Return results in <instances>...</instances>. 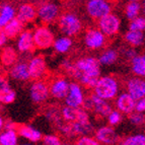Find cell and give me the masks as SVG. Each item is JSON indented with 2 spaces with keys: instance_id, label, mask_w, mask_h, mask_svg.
<instances>
[{
  "instance_id": "41",
  "label": "cell",
  "mask_w": 145,
  "mask_h": 145,
  "mask_svg": "<svg viewBox=\"0 0 145 145\" xmlns=\"http://www.w3.org/2000/svg\"><path fill=\"white\" fill-rule=\"evenodd\" d=\"M136 112L139 113H144L145 114V97L139 99L136 104Z\"/></svg>"
},
{
  "instance_id": "8",
  "label": "cell",
  "mask_w": 145,
  "mask_h": 145,
  "mask_svg": "<svg viewBox=\"0 0 145 145\" xmlns=\"http://www.w3.org/2000/svg\"><path fill=\"white\" fill-rule=\"evenodd\" d=\"M61 16V9L55 2H44L40 3L38 6V18L43 24H49L58 20Z\"/></svg>"
},
{
  "instance_id": "15",
  "label": "cell",
  "mask_w": 145,
  "mask_h": 145,
  "mask_svg": "<svg viewBox=\"0 0 145 145\" xmlns=\"http://www.w3.org/2000/svg\"><path fill=\"white\" fill-rule=\"evenodd\" d=\"M126 92L138 102L145 97V79L137 76H132L126 81Z\"/></svg>"
},
{
  "instance_id": "17",
  "label": "cell",
  "mask_w": 145,
  "mask_h": 145,
  "mask_svg": "<svg viewBox=\"0 0 145 145\" xmlns=\"http://www.w3.org/2000/svg\"><path fill=\"white\" fill-rule=\"evenodd\" d=\"M136 104L137 102L126 91L121 92L115 101L116 110H118L123 115H129V116L136 111Z\"/></svg>"
},
{
  "instance_id": "46",
  "label": "cell",
  "mask_w": 145,
  "mask_h": 145,
  "mask_svg": "<svg viewBox=\"0 0 145 145\" xmlns=\"http://www.w3.org/2000/svg\"><path fill=\"white\" fill-rule=\"evenodd\" d=\"M63 145H75V143H71V142H65Z\"/></svg>"
},
{
  "instance_id": "14",
  "label": "cell",
  "mask_w": 145,
  "mask_h": 145,
  "mask_svg": "<svg viewBox=\"0 0 145 145\" xmlns=\"http://www.w3.org/2000/svg\"><path fill=\"white\" fill-rule=\"evenodd\" d=\"M70 82L65 77L60 76L56 77L50 83V94L54 99L57 101H65L69 93Z\"/></svg>"
},
{
  "instance_id": "18",
  "label": "cell",
  "mask_w": 145,
  "mask_h": 145,
  "mask_svg": "<svg viewBox=\"0 0 145 145\" xmlns=\"http://www.w3.org/2000/svg\"><path fill=\"white\" fill-rule=\"evenodd\" d=\"M8 75L11 79L18 81V82H27L31 79L29 70V62L25 61H18L16 64L9 68Z\"/></svg>"
},
{
  "instance_id": "9",
  "label": "cell",
  "mask_w": 145,
  "mask_h": 145,
  "mask_svg": "<svg viewBox=\"0 0 145 145\" xmlns=\"http://www.w3.org/2000/svg\"><path fill=\"white\" fill-rule=\"evenodd\" d=\"M120 27H121V20L118 15L113 12L97 22V29L106 38L116 36L120 31Z\"/></svg>"
},
{
  "instance_id": "28",
  "label": "cell",
  "mask_w": 145,
  "mask_h": 145,
  "mask_svg": "<svg viewBox=\"0 0 145 145\" xmlns=\"http://www.w3.org/2000/svg\"><path fill=\"white\" fill-rule=\"evenodd\" d=\"M17 59H18L17 52L13 47H4L2 49L1 61H2V64L4 66L11 68L14 64H16L18 62Z\"/></svg>"
},
{
  "instance_id": "13",
  "label": "cell",
  "mask_w": 145,
  "mask_h": 145,
  "mask_svg": "<svg viewBox=\"0 0 145 145\" xmlns=\"http://www.w3.org/2000/svg\"><path fill=\"white\" fill-rule=\"evenodd\" d=\"M94 138L102 145H116L120 143V138L112 126H101L94 132Z\"/></svg>"
},
{
  "instance_id": "12",
  "label": "cell",
  "mask_w": 145,
  "mask_h": 145,
  "mask_svg": "<svg viewBox=\"0 0 145 145\" xmlns=\"http://www.w3.org/2000/svg\"><path fill=\"white\" fill-rule=\"evenodd\" d=\"M62 119L69 123H90L89 113L83 108H70L63 106L61 109Z\"/></svg>"
},
{
  "instance_id": "30",
  "label": "cell",
  "mask_w": 145,
  "mask_h": 145,
  "mask_svg": "<svg viewBox=\"0 0 145 145\" xmlns=\"http://www.w3.org/2000/svg\"><path fill=\"white\" fill-rule=\"evenodd\" d=\"M17 130H4L0 134V145H18Z\"/></svg>"
},
{
  "instance_id": "24",
  "label": "cell",
  "mask_w": 145,
  "mask_h": 145,
  "mask_svg": "<svg viewBox=\"0 0 145 145\" xmlns=\"http://www.w3.org/2000/svg\"><path fill=\"white\" fill-rule=\"evenodd\" d=\"M141 12H142V2L137 1V0H131L126 3L124 13H125L126 18L130 22L140 16Z\"/></svg>"
},
{
  "instance_id": "39",
  "label": "cell",
  "mask_w": 145,
  "mask_h": 145,
  "mask_svg": "<svg viewBox=\"0 0 145 145\" xmlns=\"http://www.w3.org/2000/svg\"><path fill=\"white\" fill-rule=\"evenodd\" d=\"M15 99H16V93H15V91L13 89L0 94V99H1L2 104L4 105L12 104L15 101Z\"/></svg>"
},
{
  "instance_id": "29",
  "label": "cell",
  "mask_w": 145,
  "mask_h": 145,
  "mask_svg": "<svg viewBox=\"0 0 145 145\" xmlns=\"http://www.w3.org/2000/svg\"><path fill=\"white\" fill-rule=\"evenodd\" d=\"M73 46V41L71 38L66 36H60L56 38L53 49L59 54H65L71 50Z\"/></svg>"
},
{
  "instance_id": "42",
  "label": "cell",
  "mask_w": 145,
  "mask_h": 145,
  "mask_svg": "<svg viewBox=\"0 0 145 145\" xmlns=\"http://www.w3.org/2000/svg\"><path fill=\"white\" fill-rule=\"evenodd\" d=\"M4 130H17L16 124L11 120H4Z\"/></svg>"
},
{
  "instance_id": "21",
  "label": "cell",
  "mask_w": 145,
  "mask_h": 145,
  "mask_svg": "<svg viewBox=\"0 0 145 145\" xmlns=\"http://www.w3.org/2000/svg\"><path fill=\"white\" fill-rule=\"evenodd\" d=\"M18 135L22 138L27 140L29 143H37L43 140L44 136L42 135L41 131L39 129L35 128L31 125H22L17 128Z\"/></svg>"
},
{
  "instance_id": "27",
  "label": "cell",
  "mask_w": 145,
  "mask_h": 145,
  "mask_svg": "<svg viewBox=\"0 0 145 145\" xmlns=\"http://www.w3.org/2000/svg\"><path fill=\"white\" fill-rule=\"evenodd\" d=\"M119 52L115 49H106L103 51L99 56V62L101 66H112L113 64L118 61L119 59Z\"/></svg>"
},
{
  "instance_id": "47",
  "label": "cell",
  "mask_w": 145,
  "mask_h": 145,
  "mask_svg": "<svg viewBox=\"0 0 145 145\" xmlns=\"http://www.w3.org/2000/svg\"><path fill=\"white\" fill-rule=\"evenodd\" d=\"M18 145H31V143H22V144H18Z\"/></svg>"
},
{
  "instance_id": "43",
  "label": "cell",
  "mask_w": 145,
  "mask_h": 145,
  "mask_svg": "<svg viewBox=\"0 0 145 145\" xmlns=\"http://www.w3.org/2000/svg\"><path fill=\"white\" fill-rule=\"evenodd\" d=\"M7 37H6V35L4 34V31L1 29V31H0V45H1V47L2 48H4L5 44H6V42H7Z\"/></svg>"
},
{
  "instance_id": "33",
  "label": "cell",
  "mask_w": 145,
  "mask_h": 145,
  "mask_svg": "<svg viewBox=\"0 0 145 145\" xmlns=\"http://www.w3.org/2000/svg\"><path fill=\"white\" fill-rule=\"evenodd\" d=\"M119 54H120V56L123 57L125 60H129L130 62L138 55L136 49L131 46H126V47H124V48H122L121 51H119Z\"/></svg>"
},
{
  "instance_id": "45",
  "label": "cell",
  "mask_w": 145,
  "mask_h": 145,
  "mask_svg": "<svg viewBox=\"0 0 145 145\" xmlns=\"http://www.w3.org/2000/svg\"><path fill=\"white\" fill-rule=\"evenodd\" d=\"M142 14L145 17V0L142 1Z\"/></svg>"
},
{
  "instance_id": "16",
  "label": "cell",
  "mask_w": 145,
  "mask_h": 145,
  "mask_svg": "<svg viewBox=\"0 0 145 145\" xmlns=\"http://www.w3.org/2000/svg\"><path fill=\"white\" fill-rule=\"evenodd\" d=\"M29 70L31 78L37 80H43L47 73V63L43 56H35L29 60Z\"/></svg>"
},
{
  "instance_id": "26",
  "label": "cell",
  "mask_w": 145,
  "mask_h": 145,
  "mask_svg": "<svg viewBox=\"0 0 145 145\" xmlns=\"http://www.w3.org/2000/svg\"><path fill=\"white\" fill-rule=\"evenodd\" d=\"M131 71L134 76L144 78L145 77V53L138 54L131 61Z\"/></svg>"
},
{
  "instance_id": "25",
  "label": "cell",
  "mask_w": 145,
  "mask_h": 145,
  "mask_svg": "<svg viewBox=\"0 0 145 145\" xmlns=\"http://www.w3.org/2000/svg\"><path fill=\"white\" fill-rule=\"evenodd\" d=\"M124 41L128 44V46L133 48L141 47L145 43V34L143 31H127L124 35Z\"/></svg>"
},
{
  "instance_id": "1",
  "label": "cell",
  "mask_w": 145,
  "mask_h": 145,
  "mask_svg": "<svg viewBox=\"0 0 145 145\" xmlns=\"http://www.w3.org/2000/svg\"><path fill=\"white\" fill-rule=\"evenodd\" d=\"M69 75L85 88L93 89L99 79L102 77L99 59L92 56H85L77 59L73 63Z\"/></svg>"
},
{
  "instance_id": "36",
  "label": "cell",
  "mask_w": 145,
  "mask_h": 145,
  "mask_svg": "<svg viewBox=\"0 0 145 145\" xmlns=\"http://www.w3.org/2000/svg\"><path fill=\"white\" fill-rule=\"evenodd\" d=\"M106 120H108V124L110 126L114 127V126L119 125L122 122V120H123V114L120 113L118 110H113V112L108 116Z\"/></svg>"
},
{
  "instance_id": "2",
  "label": "cell",
  "mask_w": 145,
  "mask_h": 145,
  "mask_svg": "<svg viewBox=\"0 0 145 145\" xmlns=\"http://www.w3.org/2000/svg\"><path fill=\"white\" fill-rule=\"evenodd\" d=\"M57 22L61 34L69 38L77 36L83 29V22L81 18L73 11L63 12Z\"/></svg>"
},
{
  "instance_id": "31",
  "label": "cell",
  "mask_w": 145,
  "mask_h": 145,
  "mask_svg": "<svg viewBox=\"0 0 145 145\" xmlns=\"http://www.w3.org/2000/svg\"><path fill=\"white\" fill-rule=\"evenodd\" d=\"M119 145H145V134L137 133L129 135L123 138Z\"/></svg>"
},
{
  "instance_id": "38",
  "label": "cell",
  "mask_w": 145,
  "mask_h": 145,
  "mask_svg": "<svg viewBox=\"0 0 145 145\" xmlns=\"http://www.w3.org/2000/svg\"><path fill=\"white\" fill-rule=\"evenodd\" d=\"M75 145H102L94 137L91 136H83L79 137L75 141Z\"/></svg>"
},
{
  "instance_id": "4",
  "label": "cell",
  "mask_w": 145,
  "mask_h": 145,
  "mask_svg": "<svg viewBox=\"0 0 145 145\" xmlns=\"http://www.w3.org/2000/svg\"><path fill=\"white\" fill-rule=\"evenodd\" d=\"M82 108L87 112H92L99 118H108L113 112V106L108 101L101 99L93 92L87 95Z\"/></svg>"
},
{
  "instance_id": "6",
  "label": "cell",
  "mask_w": 145,
  "mask_h": 145,
  "mask_svg": "<svg viewBox=\"0 0 145 145\" xmlns=\"http://www.w3.org/2000/svg\"><path fill=\"white\" fill-rule=\"evenodd\" d=\"M34 43L36 49L39 50H47L53 47L55 43V36L53 31L47 25H40L33 31Z\"/></svg>"
},
{
  "instance_id": "7",
  "label": "cell",
  "mask_w": 145,
  "mask_h": 145,
  "mask_svg": "<svg viewBox=\"0 0 145 145\" xmlns=\"http://www.w3.org/2000/svg\"><path fill=\"white\" fill-rule=\"evenodd\" d=\"M83 44L88 50H101L106 46V37L97 27H88L83 35Z\"/></svg>"
},
{
  "instance_id": "23",
  "label": "cell",
  "mask_w": 145,
  "mask_h": 145,
  "mask_svg": "<svg viewBox=\"0 0 145 145\" xmlns=\"http://www.w3.org/2000/svg\"><path fill=\"white\" fill-rule=\"evenodd\" d=\"M4 34L6 35L8 40H16L20 35L24 31V24H22L20 20L15 18L12 22H10L8 24H6L3 29H1Z\"/></svg>"
},
{
  "instance_id": "10",
  "label": "cell",
  "mask_w": 145,
  "mask_h": 145,
  "mask_svg": "<svg viewBox=\"0 0 145 145\" xmlns=\"http://www.w3.org/2000/svg\"><path fill=\"white\" fill-rule=\"evenodd\" d=\"M29 97L35 104H43L51 97L50 84L44 80H37L29 86Z\"/></svg>"
},
{
  "instance_id": "5",
  "label": "cell",
  "mask_w": 145,
  "mask_h": 145,
  "mask_svg": "<svg viewBox=\"0 0 145 145\" xmlns=\"http://www.w3.org/2000/svg\"><path fill=\"white\" fill-rule=\"evenodd\" d=\"M112 3L106 0H88L85 3V11L87 15L92 20H97V22L112 13Z\"/></svg>"
},
{
  "instance_id": "22",
  "label": "cell",
  "mask_w": 145,
  "mask_h": 145,
  "mask_svg": "<svg viewBox=\"0 0 145 145\" xmlns=\"http://www.w3.org/2000/svg\"><path fill=\"white\" fill-rule=\"evenodd\" d=\"M17 8L11 3H2L0 7V25L1 29L16 18Z\"/></svg>"
},
{
  "instance_id": "48",
  "label": "cell",
  "mask_w": 145,
  "mask_h": 145,
  "mask_svg": "<svg viewBox=\"0 0 145 145\" xmlns=\"http://www.w3.org/2000/svg\"><path fill=\"white\" fill-rule=\"evenodd\" d=\"M42 145H43V144H42Z\"/></svg>"
},
{
  "instance_id": "19",
  "label": "cell",
  "mask_w": 145,
  "mask_h": 145,
  "mask_svg": "<svg viewBox=\"0 0 145 145\" xmlns=\"http://www.w3.org/2000/svg\"><path fill=\"white\" fill-rule=\"evenodd\" d=\"M16 18L24 24L33 22L38 18V8L31 3H22L17 7Z\"/></svg>"
},
{
  "instance_id": "34",
  "label": "cell",
  "mask_w": 145,
  "mask_h": 145,
  "mask_svg": "<svg viewBox=\"0 0 145 145\" xmlns=\"http://www.w3.org/2000/svg\"><path fill=\"white\" fill-rule=\"evenodd\" d=\"M129 31H145V17L139 16L136 20H132L129 24Z\"/></svg>"
},
{
  "instance_id": "35",
  "label": "cell",
  "mask_w": 145,
  "mask_h": 145,
  "mask_svg": "<svg viewBox=\"0 0 145 145\" xmlns=\"http://www.w3.org/2000/svg\"><path fill=\"white\" fill-rule=\"evenodd\" d=\"M43 145H63L61 138L57 134H46L43 137Z\"/></svg>"
},
{
  "instance_id": "11",
  "label": "cell",
  "mask_w": 145,
  "mask_h": 145,
  "mask_svg": "<svg viewBox=\"0 0 145 145\" xmlns=\"http://www.w3.org/2000/svg\"><path fill=\"white\" fill-rule=\"evenodd\" d=\"M85 99L86 97H85L84 91H83L82 85L76 82V81L70 82L69 93H68L67 97L64 101L65 106H70V108H75V109L82 108Z\"/></svg>"
},
{
  "instance_id": "37",
  "label": "cell",
  "mask_w": 145,
  "mask_h": 145,
  "mask_svg": "<svg viewBox=\"0 0 145 145\" xmlns=\"http://www.w3.org/2000/svg\"><path fill=\"white\" fill-rule=\"evenodd\" d=\"M129 122L134 126H142L145 124V114L144 113H139V112H134L133 114L129 116Z\"/></svg>"
},
{
  "instance_id": "3",
  "label": "cell",
  "mask_w": 145,
  "mask_h": 145,
  "mask_svg": "<svg viewBox=\"0 0 145 145\" xmlns=\"http://www.w3.org/2000/svg\"><path fill=\"white\" fill-rule=\"evenodd\" d=\"M119 82L116 77L112 75H104L99 78L93 88V93L105 101H112L119 95Z\"/></svg>"
},
{
  "instance_id": "40",
  "label": "cell",
  "mask_w": 145,
  "mask_h": 145,
  "mask_svg": "<svg viewBox=\"0 0 145 145\" xmlns=\"http://www.w3.org/2000/svg\"><path fill=\"white\" fill-rule=\"evenodd\" d=\"M0 87H1V88H0V94L4 93V92H7L12 89L9 82H8V80L3 77H1V80H0Z\"/></svg>"
},
{
  "instance_id": "20",
  "label": "cell",
  "mask_w": 145,
  "mask_h": 145,
  "mask_svg": "<svg viewBox=\"0 0 145 145\" xmlns=\"http://www.w3.org/2000/svg\"><path fill=\"white\" fill-rule=\"evenodd\" d=\"M36 49L34 43L33 31L24 29V31L16 39V50L20 53H29Z\"/></svg>"
},
{
  "instance_id": "32",
  "label": "cell",
  "mask_w": 145,
  "mask_h": 145,
  "mask_svg": "<svg viewBox=\"0 0 145 145\" xmlns=\"http://www.w3.org/2000/svg\"><path fill=\"white\" fill-rule=\"evenodd\" d=\"M45 116L49 121L52 122L56 125L62 120V114H61V110H58L55 106H50L46 110Z\"/></svg>"
},
{
  "instance_id": "44",
  "label": "cell",
  "mask_w": 145,
  "mask_h": 145,
  "mask_svg": "<svg viewBox=\"0 0 145 145\" xmlns=\"http://www.w3.org/2000/svg\"><path fill=\"white\" fill-rule=\"evenodd\" d=\"M0 128L1 129L4 128V119H3L2 117L0 118Z\"/></svg>"
}]
</instances>
